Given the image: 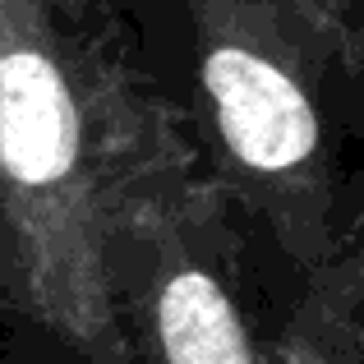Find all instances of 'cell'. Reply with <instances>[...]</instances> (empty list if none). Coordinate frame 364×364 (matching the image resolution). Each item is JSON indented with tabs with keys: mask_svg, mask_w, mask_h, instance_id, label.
Instances as JSON below:
<instances>
[{
	"mask_svg": "<svg viewBox=\"0 0 364 364\" xmlns=\"http://www.w3.org/2000/svg\"><path fill=\"white\" fill-rule=\"evenodd\" d=\"M79 124L51 60L14 51L0 60V166L23 185L60 180L74 161Z\"/></svg>",
	"mask_w": 364,
	"mask_h": 364,
	"instance_id": "obj_2",
	"label": "cell"
},
{
	"mask_svg": "<svg viewBox=\"0 0 364 364\" xmlns=\"http://www.w3.org/2000/svg\"><path fill=\"white\" fill-rule=\"evenodd\" d=\"M161 341L171 364H249L245 332L217 282L180 272L161 295Z\"/></svg>",
	"mask_w": 364,
	"mask_h": 364,
	"instance_id": "obj_3",
	"label": "cell"
},
{
	"mask_svg": "<svg viewBox=\"0 0 364 364\" xmlns=\"http://www.w3.org/2000/svg\"><path fill=\"white\" fill-rule=\"evenodd\" d=\"M208 92L231 148L258 171L295 166L314 148V111L286 74L235 46L208 55Z\"/></svg>",
	"mask_w": 364,
	"mask_h": 364,
	"instance_id": "obj_1",
	"label": "cell"
}]
</instances>
